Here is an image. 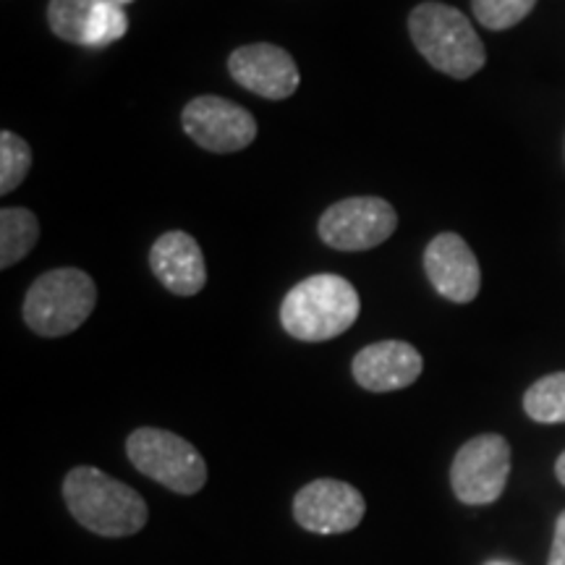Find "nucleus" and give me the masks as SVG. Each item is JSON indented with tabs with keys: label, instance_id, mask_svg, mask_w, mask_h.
Segmentation results:
<instances>
[{
	"label": "nucleus",
	"instance_id": "obj_17",
	"mask_svg": "<svg viewBox=\"0 0 565 565\" xmlns=\"http://www.w3.org/2000/svg\"><path fill=\"white\" fill-rule=\"evenodd\" d=\"M126 30H129V17H126L124 6L116 3V0H97L87 26V38H84V47H108L121 40Z\"/></svg>",
	"mask_w": 565,
	"mask_h": 565
},
{
	"label": "nucleus",
	"instance_id": "obj_5",
	"mask_svg": "<svg viewBox=\"0 0 565 565\" xmlns=\"http://www.w3.org/2000/svg\"><path fill=\"white\" fill-rule=\"evenodd\" d=\"M126 454L137 471L175 494H196L207 482V463L200 450L168 429H137L126 440Z\"/></svg>",
	"mask_w": 565,
	"mask_h": 565
},
{
	"label": "nucleus",
	"instance_id": "obj_16",
	"mask_svg": "<svg viewBox=\"0 0 565 565\" xmlns=\"http://www.w3.org/2000/svg\"><path fill=\"white\" fill-rule=\"evenodd\" d=\"M95 6L97 0H51V6H47V24H51L53 34H58L61 40L84 47V38H87V26Z\"/></svg>",
	"mask_w": 565,
	"mask_h": 565
},
{
	"label": "nucleus",
	"instance_id": "obj_11",
	"mask_svg": "<svg viewBox=\"0 0 565 565\" xmlns=\"http://www.w3.org/2000/svg\"><path fill=\"white\" fill-rule=\"evenodd\" d=\"M228 71L244 89L265 97V100H286L299 87V68H296L291 53L278 45H267V42L233 51Z\"/></svg>",
	"mask_w": 565,
	"mask_h": 565
},
{
	"label": "nucleus",
	"instance_id": "obj_20",
	"mask_svg": "<svg viewBox=\"0 0 565 565\" xmlns=\"http://www.w3.org/2000/svg\"><path fill=\"white\" fill-rule=\"evenodd\" d=\"M547 565H565V511L555 521V540L550 547Z\"/></svg>",
	"mask_w": 565,
	"mask_h": 565
},
{
	"label": "nucleus",
	"instance_id": "obj_22",
	"mask_svg": "<svg viewBox=\"0 0 565 565\" xmlns=\"http://www.w3.org/2000/svg\"><path fill=\"white\" fill-rule=\"evenodd\" d=\"M484 565H515V563H511V561H487Z\"/></svg>",
	"mask_w": 565,
	"mask_h": 565
},
{
	"label": "nucleus",
	"instance_id": "obj_13",
	"mask_svg": "<svg viewBox=\"0 0 565 565\" xmlns=\"http://www.w3.org/2000/svg\"><path fill=\"white\" fill-rule=\"evenodd\" d=\"M150 267L162 286L175 296L200 294L204 282H207V270H204V254L200 244L183 231L162 233L158 242L152 244Z\"/></svg>",
	"mask_w": 565,
	"mask_h": 565
},
{
	"label": "nucleus",
	"instance_id": "obj_12",
	"mask_svg": "<svg viewBox=\"0 0 565 565\" xmlns=\"http://www.w3.org/2000/svg\"><path fill=\"white\" fill-rule=\"evenodd\" d=\"M424 370L422 353L412 343L380 341L353 356V380L370 393H393L414 385Z\"/></svg>",
	"mask_w": 565,
	"mask_h": 565
},
{
	"label": "nucleus",
	"instance_id": "obj_3",
	"mask_svg": "<svg viewBox=\"0 0 565 565\" xmlns=\"http://www.w3.org/2000/svg\"><path fill=\"white\" fill-rule=\"evenodd\" d=\"M416 51L429 66L454 79H469L484 66L487 53L471 21L454 6L422 3L408 19Z\"/></svg>",
	"mask_w": 565,
	"mask_h": 565
},
{
	"label": "nucleus",
	"instance_id": "obj_7",
	"mask_svg": "<svg viewBox=\"0 0 565 565\" xmlns=\"http://www.w3.org/2000/svg\"><path fill=\"white\" fill-rule=\"evenodd\" d=\"M398 215L380 196H351L335 202L320 217V238L341 252H364L393 236Z\"/></svg>",
	"mask_w": 565,
	"mask_h": 565
},
{
	"label": "nucleus",
	"instance_id": "obj_21",
	"mask_svg": "<svg viewBox=\"0 0 565 565\" xmlns=\"http://www.w3.org/2000/svg\"><path fill=\"white\" fill-rule=\"evenodd\" d=\"M555 475H557V479H561V484L565 487V450L561 454V458H557V463H555Z\"/></svg>",
	"mask_w": 565,
	"mask_h": 565
},
{
	"label": "nucleus",
	"instance_id": "obj_6",
	"mask_svg": "<svg viewBox=\"0 0 565 565\" xmlns=\"http://www.w3.org/2000/svg\"><path fill=\"white\" fill-rule=\"evenodd\" d=\"M511 477V445L503 435H477L461 445L450 466V484L466 505H490Z\"/></svg>",
	"mask_w": 565,
	"mask_h": 565
},
{
	"label": "nucleus",
	"instance_id": "obj_18",
	"mask_svg": "<svg viewBox=\"0 0 565 565\" xmlns=\"http://www.w3.org/2000/svg\"><path fill=\"white\" fill-rule=\"evenodd\" d=\"M32 168V150L19 134H0V192L11 194Z\"/></svg>",
	"mask_w": 565,
	"mask_h": 565
},
{
	"label": "nucleus",
	"instance_id": "obj_2",
	"mask_svg": "<svg viewBox=\"0 0 565 565\" xmlns=\"http://www.w3.org/2000/svg\"><path fill=\"white\" fill-rule=\"evenodd\" d=\"M362 312L356 288L341 275H312L296 282L280 307V322L296 341L322 343L343 335Z\"/></svg>",
	"mask_w": 565,
	"mask_h": 565
},
{
	"label": "nucleus",
	"instance_id": "obj_14",
	"mask_svg": "<svg viewBox=\"0 0 565 565\" xmlns=\"http://www.w3.org/2000/svg\"><path fill=\"white\" fill-rule=\"evenodd\" d=\"M40 238V223L30 210L3 207L0 212V267L9 270L34 249Z\"/></svg>",
	"mask_w": 565,
	"mask_h": 565
},
{
	"label": "nucleus",
	"instance_id": "obj_19",
	"mask_svg": "<svg viewBox=\"0 0 565 565\" xmlns=\"http://www.w3.org/2000/svg\"><path fill=\"white\" fill-rule=\"evenodd\" d=\"M534 6L536 0H471L479 24L494 32L511 30L532 13Z\"/></svg>",
	"mask_w": 565,
	"mask_h": 565
},
{
	"label": "nucleus",
	"instance_id": "obj_8",
	"mask_svg": "<svg viewBox=\"0 0 565 565\" xmlns=\"http://www.w3.org/2000/svg\"><path fill=\"white\" fill-rule=\"evenodd\" d=\"M366 500L341 479H315L294 498L296 524L312 534H345L362 524Z\"/></svg>",
	"mask_w": 565,
	"mask_h": 565
},
{
	"label": "nucleus",
	"instance_id": "obj_15",
	"mask_svg": "<svg viewBox=\"0 0 565 565\" xmlns=\"http://www.w3.org/2000/svg\"><path fill=\"white\" fill-rule=\"evenodd\" d=\"M524 412L540 424L565 422V372L545 374L524 395Z\"/></svg>",
	"mask_w": 565,
	"mask_h": 565
},
{
	"label": "nucleus",
	"instance_id": "obj_4",
	"mask_svg": "<svg viewBox=\"0 0 565 565\" xmlns=\"http://www.w3.org/2000/svg\"><path fill=\"white\" fill-rule=\"evenodd\" d=\"M95 280L76 267H58L40 275L24 299V322L32 333L61 338L82 328L95 309Z\"/></svg>",
	"mask_w": 565,
	"mask_h": 565
},
{
	"label": "nucleus",
	"instance_id": "obj_9",
	"mask_svg": "<svg viewBox=\"0 0 565 565\" xmlns=\"http://www.w3.org/2000/svg\"><path fill=\"white\" fill-rule=\"evenodd\" d=\"M183 129L210 152H238L257 139V121L242 105L215 95L194 97L183 108Z\"/></svg>",
	"mask_w": 565,
	"mask_h": 565
},
{
	"label": "nucleus",
	"instance_id": "obj_1",
	"mask_svg": "<svg viewBox=\"0 0 565 565\" xmlns=\"http://www.w3.org/2000/svg\"><path fill=\"white\" fill-rule=\"evenodd\" d=\"M68 513L92 534L118 540L141 532L150 519L147 503L134 487L118 482L95 466H76L63 479Z\"/></svg>",
	"mask_w": 565,
	"mask_h": 565
},
{
	"label": "nucleus",
	"instance_id": "obj_10",
	"mask_svg": "<svg viewBox=\"0 0 565 565\" xmlns=\"http://www.w3.org/2000/svg\"><path fill=\"white\" fill-rule=\"evenodd\" d=\"M424 270L443 299L454 303H471L482 286V270L458 233H440L424 249Z\"/></svg>",
	"mask_w": 565,
	"mask_h": 565
},
{
	"label": "nucleus",
	"instance_id": "obj_23",
	"mask_svg": "<svg viewBox=\"0 0 565 565\" xmlns=\"http://www.w3.org/2000/svg\"><path fill=\"white\" fill-rule=\"evenodd\" d=\"M116 3H121V6H129V3H134V0H116Z\"/></svg>",
	"mask_w": 565,
	"mask_h": 565
}]
</instances>
